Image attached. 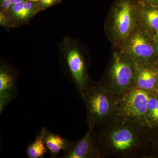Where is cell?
<instances>
[{
  "label": "cell",
  "mask_w": 158,
  "mask_h": 158,
  "mask_svg": "<svg viewBox=\"0 0 158 158\" xmlns=\"http://www.w3.org/2000/svg\"><path fill=\"white\" fill-rule=\"evenodd\" d=\"M59 1L60 0H39L38 5L43 8H47L52 6Z\"/></svg>",
  "instance_id": "obj_17"
},
{
  "label": "cell",
  "mask_w": 158,
  "mask_h": 158,
  "mask_svg": "<svg viewBox=\"0 0 158 158\" xmlns=\"http://www.w3.org/2000/svg\"><path fill=\"white\" fill-rule=\"evenodd\" d=\"M93 131L88 128L83 138L76 142L72 141L70 146L62 151L59 158H100L94 144Z\"/></svg>",
  "instance_id": "obj_8"
},
{
  "label": "cell",
  "mask_w": 158,
  "mask_h": 158,
  "mask_svg": "<svg viewBox=\"0 0 158 158\" xmlns=\"http://www.w3.org/2000/svg\"><path fill=\"white\" fill-rule=\"evenodd\" d=\"M136 73L135 62L117 48L113 51L105 80L101 82L116 97L134 87Z\"/></svg>",
  "instance_id": "obj_4"
},
{
  "label": "cell",
  "mask_w": 158,
  "mask_h": 158,
  "mask_svg": "<svg viewBox=\"0 0 158 158\" xmlns=\"http://www.w3.org/2000/svg\"><path fill=\"white\" fill-rule=\"evenodd\" d=\"M138 1L150 6H158V0H138Z\"/></svg>",
  "instance_id": "obj_18"
},
{
  "label": "cell",
  "mask_w": 158,
  "mask_h": 158,
  "mask_svg": "<svg viewBox=\"0 0 158 158\" xmlns=\"http://www.w3.org/2000/svg\"><path fill=\"white\" fill-rule=\"evenodd\" d=\"M28 1H30V2H38L39 0H28Z\"/></svg>",
  "instance_id": "obj_21"
},
{
  "label": "cell",
  "mask_w": 158,
  "mask_h": 158,
  "mask_svg": "<svg viewBox=\"0 0 158 158\" xmlns=\"http://www.w3.org/2000/svg\"><path fill=\"white\" fill-rule=\"evenodd\" d=\"M148 98L149 94L133 87L123 94L116 97V113L131 120L147 123Z\"/></svg>",
  "instance_id": "obj_6"
},
{
  "label": "cell",
  "mask_w": 158,
  "mask_h": 158,
  "mask_svg": "<svg viewBox=\"0 0 158 158\" xmlns=\"http://www.w3.org/2000/svg\"><path fill=\"white\" fill-rule=\"evenodd\" d=\"M138 25L152 37L158 30V6H150L137 0Z\"/></svg>",
  "instance_id": "obj_11"
},
{
  "label": "cell",
  "mask_w": 158,
  "mask_h": 158,
  "mask_svg": "<svg viewBox=\"0 0 158 158\" xmlns=\"http://www.w3.org/2000/svg\"><path fill=\"white\" fill-rule=\"evenodd\" d=\"M44 141L52 158H56L61 151L65 150L71 144L72 141L52 132L46 127Z\"/></svg>",
  "instance_id": "obj_12"
},
{
  "label": "cell",
  "mask_w": 158,
  "mask_h": 158,
  "mask_svg": "<svg viewBox=\"0 0 158 158\" xmlns=\"http://www.w3.org/2000/svg\"><path fill=\"white\" fill-rule=\"evenodd\" d=\"M81 97L86 106L88 128L94 131L116 113V97L101 82L90 83Z\"/></svg>",
  "instance_id": "obj_3"
},
{
  "label": "cell",
  "mask_w": 158,
  "mask_h": 158,
  "mask_svg": "<svg viewBox=\"0 0 158 158\" xmlns=\"http://www.w3.org/2000/svg\"><path fill=\"white\" fill-rule=\"evenodd\" d=\"M155 67L156 71L158 77V60L156 61L155 63Z\"/></svg>",
  "instance_id": "obj_20"
},
{
  "label": "cell",
  "mask_w": 158,
  "mask_h": 158,
  "mask_svg": "<svg viewBox=\"0 0 158 158\" xmlns=\"http://www.w3.org/2000/svg\"><path fill=\"white\" fill-rule=\"evenodd\" d=\"M137 3V0H116L111 6L107 32L115 48H119L138 25Z\"/></svg>",
  "instance_id": "obj_2"
},
{
  "label": "cell",
  "mask_w": 158,
  "mask_h": 158,
  "mask_svg": "<svg viewBox=\"0 0 158 158\" xmlns=\"http://www.w3.org/2000/svg\"><path fill=\"white\" fill-rule=\"evenodd\" d=\"M24 1L13 5L10 8L13 14L21 19L27 18L24 4Z\"/></svg>",
  "instance_id": "obj_15"
},
{
  "label": "cell",
  "mask_w": 158,
  "mask_h": 158,
  "mask_svg": "<svg viewBox=\"0 0 158 158\" xmlns=\"http://www.w3.org/2000/svg\"><path fill=\"white\" fill-rule=\"evenodd\" d=\"M152 131L145 123L115 113L94 131V148L100 158H144L147 156Z\"/></svg>",
  "instance_id": "obj_1"
},
{
  "label": "cell",
  "mask_w": 158,
  "mask_h": 158,
  "mask_svg": "<svg viewBox=\"0 0 158 158\" xmlns=\"http://www.w3.org/2000/svg\"><path fill=\"white\" fill-rule=\"evenodd\" d=\"M155 63L151 65H139L135 63L136 73L134 87L148 94L158 93V77Z\"/></svg>",
  "instance_id": "obj_9"
},
{
  "label": "cell",
  "mask_w": 158,
  "mask_h": 158,
  "mask_svg": "<svg viewBox=\"0 0 158 158\" xmlns=\"http://www.w3.org/2000/svg\"><path fill=\"white\" fill-rule=\"evenodd\" d=\"M153 41L154 43H158V37L156 38V39L154 40Z\"/></svg>",
  "instance_id": "obj_22"
},
{
  "label": "cell",
  "mask_w": 158,
  "mask_h": 158,
  "mask_svg": "<svg viewBox=\"0 0 158 158\" xmlns=\"http://www.w3.org/2000/svg\"><path fill=\"white\" fill-rule=\"evenodd\" d=\"M146 121L151 128L158 127V93L149 94Z\"/></svg>",
  "instance_id": "obj_14"
},
{
  "label": "cell",
  "mask_w": 158,
  "mask_h": 158,
  "mask_svg": "<svg viewBox=\"0 0 158 158\" xmlns=\"http://www.w3.org/2000/svg\"><path fill=\"white\" fill-rule=\"evenodd\" d=\"M154 47L156 54L158 57V43H154Z\"/></svg>",
  "instance_id": "obj_19"
},
{
  "label": "cell",
  "mask_w": 158,
  "mask_h": 158,
  "mask_svg": "<svg viewBox=\"0 0 158 158\" xmlns=\"http://www.w3.org/2000/svg\"><path fill=\"white\" fill-rule=\"evenodd\" d=\"M17 94L15 77L9 69L2 67L0 70V114L16 98Z\"/></svg>",
  "instance_id": "obj_10"
},
{
  "label": "cell",
  "mask_w": 158,
  "mask_h": 158,
  "mask_svg": "<svg viewBox=\"0 0 158 158\" xmlns=\"http://www.w3.org/2000/svg\"><path fill=\"white\" fill-rule=\"evenodd\" d=\"M45 128V127H41L34 141L27 146L26 150L27 157L44 158L45 154L48 152L44 141Z\"/></svg>",
  "instance_id": "obj_13"
},
{
  "label": "cell",
  "mask_w": 158,
  "mask_h": 158,
  "mask_svg": "<svg viewBox=\"0 0 158 158\" xmlns=\"http://www.w3.org/2000/svg\"><path fill=\"white\" fill-rule=\"evenodd\" d=\"M139 65H151L158 60L152 37L139 25L118 48Z\"/></svg>",
  "instance_id": "obj_5"
},
{
  "label": "cell",
  "mask_w": 158,
  "mask_h": 158,
  "mask_svg": "<svg viewBox=\"0 0 158 158\" xmlns=\"http://www.w3.org/2000/svg\"><path fill=\"white\" fill-rule=\"evenodd\" d=\"M66 63L77 90L81 96L90 83L84 58L79 51L72 49L67 55Z\"/></svg>",
  "instance_id": "obj_7"
},
{
  "label": "cell",
  "mask_w": 158,
  "mask_h": 158,
  "mask_svg": "<svg viewBox=\"0 0 158 158\" xmlns=\"http://www.w3.org/2000/svg\"><path fill=\"white\" fill-rule=\"evenodd\" d=\"M23 1L24 0H1V6L4 10H8L10 9L13 5Z\"/></svg>",
  "instance_id": "obj_16"
}]
</instances>
